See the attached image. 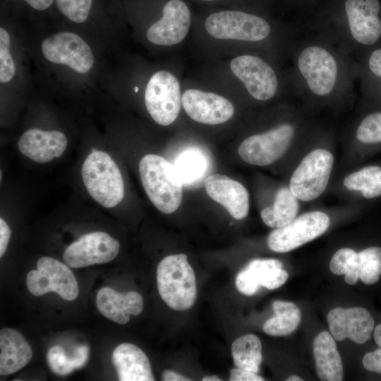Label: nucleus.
Here are the masks:
<instances>
[{
	"label": "nucleus",
	"instance_id": "nucleus-41",
	"mask_svg": "<svg viewBox=\"0 0 381 381\" xmlns=\"http://www.w3.org/2000/svg\"><path fill=\"white\" fill-rule=\"evenodd\" d=\"M162 380L164 381H189V379L185 376H183L174 371L170 370H165L162 373Z\"/></svg>",
	"mask_w": 381,
	"mask_h": 381
},
{
	"label": "nucleus",
	"instance_id": "nucleus-30",
	"mask_svg": "<svg viewBox=\"0 0 381 381\" xmlns=\"http://www.w3.org/2000/svg\"><path fill=\"white\" fill-rule=\"evenodd\" d=\"M359 278L365 284L376 283L381 275V248L371 246L356 253Z\"/></svg>",
	"mask_w": 381,
	"mask_h": 381
},
{
	"label": "nucleus",
	"instance_id": "nucleus-13",
	"mask_svg": "<svg viewBox=\"0 0 381 381\" xmlns=\"http://www.w3.org/2000/svg\"><path fill=\"white\" fill-rule=\"evenodd\" d=\"M41 50L47 61L66 65L78 73H87L95 62L90 47L78 35L71 32H60L47 37Z\"/></svg>",
	"mask_w": 381,
	"mask_h": 381
},
{
	"label": "nucleus",
	"instance_id": "nucleus-5",
	"mask_svg": "<svg viewBox=\"0 0 381 381\" xmlns=\"http://www.w3.org/2000/svg\"><path fill=\"white\" fill-rule=\"evenodd\" d=\"M204 28L213 38L261 42L270 37L271 24L263 17L236 8L218 9L205 17Z\"/></svg>",
	"mask_w": 381,
	"mask_h": 381
},
{
	"label": "nucleus",
	"instance_id": "nucleus-10",
	"mask_svg": "<svg viewBox=\"0 0 381 381\" xmlns=\"http://www.w3.org/2000/svg\"><path fill=\"white\" fill-rule=\"evenodd\" d=\"M26 285L36 296L56 292L64 300L73 301L79 294L77 280L68 265L48 256L40 258L37 270L28 273Z\"/></svg>",
	"mask_w": 381,
	"mask_h": 381
},
{
	"label": "nucleus",
	"instance_id": "nucleus-44",
	"mask_svg": "<svg viewBox=\"0 0 381 381\" xmlns=\"http://www.w3.org/2000/svg\"><path fill=\"white\" fill-rule=\"evenodd\" d=\"M202 380V381H221L222 380L219 379L217 376L210 375V376L204 377Z\"/></svg>",
	"mask_w": 381,
	"mask_h": 381
},
{
	"label": "nucleus",
	"instance_id": "nucleus-43",
	"mask_svg": "<svg viewBox=\"0 0 381 381\" xmlns=\"http://www.w3.org/2000/svg\"><path fill=\"white\" fill-rule=\"evenodd\" d=\"M198 2L207 4H224L225 2L231 1V0H194Z\"/></svg>",
	"mask_w": 381,
	"mask_h": 381
},
{
	"label": "nucleus",
	"instance_id": "nucleus-28",
	"mask_svg": "<svg viewBox=\"0 0 381 381\" xmlns=\"http://www.w3.org/2000/svg\"><path fill=\"white\" fill-rule=\"evenodd\" d=\"M231 353L236 367L257 373L262 361V344L255 334H248L235 339Z\"/></svg>",
	"mask_w": 381,
	"mask_h": 381
},
{
	"label": "nucleus",
	"instance_id": "nucleus-22",
	"mask_svg": "<svg viewBox=\"0 0 381 381\" xmlns=\"http://www.w3.org/2000/svg\"><path fill=\"white\" fill-rule=\"evenodd\" d=\"M112 362L120 381L155 380L147 356L133 344L117 346L112 353Z\"/></svg>",
	"mask_w": 381,
	"mask_h": 381
},
{
	"label": "nucleus",
	"instance_id": "nucleus-21",
	"mask_svg": "<svg viewBox=\"0 0 381 381\" xmlns=\"http://www.w3.org/2000/svg\"><path fill=\"white\" fill-rule=\"evenodd\" d=\"M99 312L107 318L121 325L127 323L130 315H138L143 309L142 296L136 291L119 293L109 287L102 288L97 294Z\"/></svg>",
	"mask_w": 381,
	"mask_h": 381
},
{
	"label": "nucleus",
	"instance_id": "nucleus-33",
	"mask_svg": "<svg viewBox=\"0 0 381 381\" xmlns=\"http://www.w3.org/2000/svg\"><path fill=\"white\" fill-rule=\"evenodd\" d=\"M47 358L49 368L59 375H66L75 369L71 358L66 355L60 346H52L48 350Z\"/></svg>",
	"mask_w": 381,
	"mask_h": 381
},
{
	"label": "nucleus",
	"instance_id": "nucleus-15",
	"mask_svg": "<svg viewBox=\"0 0 381 381\" xmlns=\"http://www.w3.org/2000/svg\"><path fill=\"white\" fill-rule=\"evenodd\" d=\"M120 249L119 242L103 231L85 234L65 250L63 259L72 268H80L114 260Z\"/></svg>",
	"mask_w": 381,
	"mask_h": 381
},
{
	"label": "nucleus",
	"instance_id": "nucleus-2",
	"mask_svg": "<svg viewBox=\"0 0 381 381\" xmlns=\"http://www.w3.org/2000/svg\"><path fill=\"white\" fill-rule=\"evenodd\" d=\"M346 24L328 39L348 54L352 49L370 47L381 40L378 0H346Z\"/></svg>",
	"mask_w": 381,
	"mask_h": 381
},
{
	"label": "nucleus",
	"instance_id": "nucleus-4",
	"mask_svg": "<svg viewBox=\"0 0 381 381\" xmlns=\"http://www.w3.org/2000/svg\"><path fill=\"white\" fill-rule=\"evenodd\" d=\"M157 282L160 297L171 309L186 310L194 304L196 279L186 255L175 254L163 258L157 266Z\"/></svg>",
	"mask_w": 381,
	"mask_h": 381
},
{
	"label": "nucleus",
	"instance_id": "nucleus-8",
	"mask_svg": "<svg viewBox=\"0 0 381 381\" xmlns=\"http://www.w3.org/2000/svg\"><path fill=\"white\" fill-rule=\"evenodd\" d=\"M296 133L297 126L294 121L282 122L243 140L238 148V155L248 164L260 167L270 165L286 153Z\"/></svg>",
	"mask_w": 381,
	"mask_h": 381
},
{
	"label": "nucleus",
	"instance_id": "nucleus-17",
	"mask_svg": "<svg viewBox=\"0 0 381 381\" xmlns=\"http://www.w3.org/2000/svg\"><path fill=\"white\" fill-rule=\"evenodd\" d=\"M327 322L334 339L349 338L358 344L370 339L375 325L371 314L362 307L335 308L329 312Z\"/></svg>",
	"mask_w": 381,
	"mask_h": 381
},
{
	"label": "nucleus",
	"instance_id": "nucleus-34",
	"mask_svg": "<svg viewBox=\"0 0 381 381\" xmlns=\"http://www.w3.org/2000/svg\"><path fill=\"white\" fill-rule=\"evenodd\" d=\"M354 253L355 250L349 248L338 250L330 260V271L336 275L345 274L351 258Z\"/></svg>",
	"mask_w": 381,
	"mask_h": 381
},
{
	"label": "nucleus",
	"instance_id": "nucleus-16",
	"mask_svg": "<svg viewBox=\"0 0 381 381\" xmlns=\"http://www.w3.org/2000/svg\"><path fill=\"white\" fill-rule=\"evenodd\" d=\"M181 103L190 119L207 125L228 121L235 111L233 104L224 97L198 89L186 90L182 94Z\"/></svg>",
	"mask_w": 381,
	"mask_h": 381
},
{
	"label": "nucleus",
	"instance_id": "nucleus-1",
	"mask_svg": "<svg viewBox=\"0 0 381 381\" xmlns=\"http://www.w3.org/2000/svg\"><path fill=\"white\" fill-rule=\"evenodd\" d=\"M291 54V89L318 101H327L352 89L355 65L349 54L315 33L294 40Z\"/></svg>",
	"mask_w": 381,
	"mask_h": 381
},
{
	"label": "nucleus",
	"instance_id": "nucleus-39",
	"mask_svg": "<svg viewBox=\"0 0 381 381\" xmlns=\"http://www.w3.org/2000/svg\"><path fill=\"white\" fill-rule=\"evenodd\" d=\"M11 231L8 224L0 218V257L5 253L11 237Z\"/></svg>",
	"mask_w": 381,
	"mask_h": 381
},
{
	"label": "nucleus",
	"instance_id": "nucleus-26",
	"mask_svg": "<svg viewBox=\"0 0 381 381\" xmlns=\"http://www.w3.org/2000/svg\"><path fill=\"white\" fill-rule=\"evenodd\" d=\"M274 316L263 325V331L271 336H285L292 333L299 325L301 314L291 302L276 301L272 304Z\"/></svg>",
	"mask_w": 381,
	"mask_h": 381
},
{
	"label": "nucleus",
	"instance_id": "nucleus-14",
	"mask_svg": "<svg viewBox=\"0 0 381 381\" xmlns=\"http://www.w3.org/2000/svg\"><path fill=\"white\" fill-rule=\"evenodd\" d=\"M191 24V12L184 0H160V16L147 31V40L159 46H172L186 37Z\"/></svg>",
	"mask_w": 381,
	"mask_h": 381
},
{
	"label": "nucleus",
	"instance_id": "nucleus-31",
	"mask_svg": "<svg viewBox=\"0 0 381 381\" xmlns=\"http://www.w3.org/2000/svg\"><path fill=\"white\" fill-rule=\"evenodd\" d=\"M355 137L363 144L381 143V111L365 115L356 126Z\"/></svg>",
	"mask_w": 381,
	"mask_h": 381
},
{
	"label": "nucleus",
	"instance_id": "nucleus-46",
	"mask_svg": "<svg viewBox=\"0 0 381 381\" xmlns=\"http://www.w3.org/2000/svg\"><path fill=\"white\" fill-rule=\"evenodd\" d=\"M134 90H135V92H138V87H135Z\"/></svg>",
	"mask_w": 381,
	"mask_h": 381
},
{
	"label": "nucleus",
	"instance_id": "nucleus-25",
	"mask_svg": "<svg viewBox=\"0 0 381 381\" xmlns=\"http://www.w3.org/2000/svg\"><path fill=\"white\" fill-rule=\"evenodd\" d=\"M299 201L289 187L279 188L273 203L261 210L262 222L272 228H281L287 225L297 217Z\"/></svg>",
	"mask_w": 381,
	"mask_h": 381
},
{
	"label": "nucleus",
	"instance_id": "nucleus-35",
	"mask_svg": "<svg viewBox=\"0 0 381 381\" xmlns=\"http://www.w3.org/2000/svg\"><path fill=\"white\" fill-rule=\"evenodd\" d=\"M366 64L369 74L381 81V47L370 51Z\"/></svg>",
	"mask_w": 381,
	"mask_h": 381
},
{
	"label": "nucleus",
	"instance_id": "nucleus-9",
	"mask_svg": "<svg viewBox=\"0 0 381 381\" xmlns=\"http://www.w3.org/2000/svg\"><path fill=\"white\" fill-rule=\"evenodd\" d=\"M182 95L178 78L161 70L150 78L145 90V107L152 119L161 126L171 124L181 110Z\"/></svg>",
	"mask_w": 381,
	"mask_h": 381
},
{
	"label": "nucleus",
	"instance_id": "nucleus-37",
	"mask_svg": "<svg viewBox=\"0 0 381 381\" xmlns=\"http://www.w3.org/2000/svg\"><path fill=\"white\" fill-rule=\"evenodd\" d=\"M231 381H263L264 378L253 373L240 368H232L230 371Z\"/></svg>",
	"mask_w": 381,
	"mask_h": 381
},
{
	"label": "nucleus",
	"instance_id": "nucleus-23",
	"mask_svg": "<svg viewBox=\"0 0 381 381\" xmlns=\"http://www.w3.org/2000/svg\"><path fill=\"white\" fill-rule=\"evenodd\" d=\"M32 349L17 330L3 328L0 331V374L6 375L25 366L32 358Z\"/></svg>",
	"mask_w": 381,
	"mask_h": 381
},
{
	"label": "nucleus",
	"instance_id": "nucleus-45",
	"mask_svg": "<svg viewBox=\"0 0 381 381\" xmlns=\"http://www.w3.org/2000/svg\"><path fill=\"white\" fill-rule=\"evenodd\" d=\"M287 381H303V380L297 375H291L286 378Z\"/></svg>",
	"mask_w": 381,
	"mask_h": 381
},
{
	"label": "nucleus",
	"instance_id": "nucleus-19",
	"mask_svg": "<svg viewBox=\"0 0 381 381\" xmlns=\"http://www.w3.org/2000/svg\"><path fill=\"white\" fill-rule=\"evenodd\" d=\"M208 196L222 205L236 219L245 218L249 212V195L239 182L219 174L210 175L205 181Z\"/></svg>",
	"mask_w": 381,
	"mask_h": 381
},
{
	"label": "nucleus",
	"instance_id": "nucleus-42",
	"mask_svg": "<svg viewBox=\"0 0 381 381\" xmlns=\"http://www.w3.org/2000/svg\"><path fill=\"white\" fill-rule=\"evenodd\" d=\"M373 337L376 344L381 348V324L375 328Z\"/></svg>",
	"mask_w": 381,
	"mask_h": 381
},
{
	"label": "nucleus",
	"instance_id": "nucleus-6",
	"mask_svg": "<svg viewBox=\"0 0 381 381\" xmlns=\"http://www.w3.org/2000/svg\"><path fill=\"white\" fill-rule=\"evenodd\" d=\"M83 182L90 196L104 207L117 205L124 196L121 171L107 152L92 150L81 169Z\"/></svg>",
	"mask_w": 381,
	"mask_h": 381
},
{
	"label": "nucleus",
	"instance_id": "nucleus-40",
	"mask_svg": "<svg viewBox=\"0 0 381 381\" xmlns=\"http://www.w3.org/2000/svg\"><path fill=\"white\" fill-rule=\"evenodd\" d=\"M31 9L44 12L49 10L52 5L55 4V0H23Z\"/></svg>",
	"mask_w": 381,
	"mask_h": 381
},
{
	"label": "nucleus",
	"instance_id": "nucleus-20",
	"mask_svg": "<svg viewBox=\"0 0 381 381\" xmlns=\"http://www.w3.org/2000/svg\"><path fill=\"white\" fill-rule=\"evenodd\" d=\"M68 140L59 131H43L30 128L20 138L18 143L20 152L38 163H47L59 157L65 151Z\"/></svg>",
	"mask_w": 381,
	"mask_h": 381
},
{
	"label": "nucleus",
	"instance_id": "nucleus-18",
	"mask_svg": "<svg viewBox=\"0 0 381 381\" xmlns=\"http://www.w3.org/2000/svg\"><path fill=\"white\" fill-rule=\"evenodd\" d=\"M282 262L277 259L251 260L236 276L235 284L243 294H255L260 287L275 289L288 279V272L282 269Z\"/></svg>",
	"mask_w": 381,
	"mask_h": 381
},
{
	"label": "nucleus",
	"instance_id": "nucleus-32",
	"mask_svg": "<svg viewBox=\"0 0 381 381\" xmlns=\"http://www.w3.org/2000/svg\"><path fill=\"white\" fill-rule=\"evenodd\" d=\"M10 36L3 28H0V81L9 82L15 74V64L10 52Z\"/></svg>",
	"mask_w": 381,
	"mask_h": 381
},
{
	"label": "nucleus",
	"instance_id": "nucleus-36",
	"mask_svg": "<svg viewBox=\"0 0 381 381\" xmlns=\"http://www.w3.org/2000/svg\"><path fill=\"white\" fill-rule=\"evenodd\" d=\"M362 363L367 370L381 373V348L365 353Z\"/></svg>",
	"mask_w": 381,
	"mask_h": 381
},
{
	"label": "nucleus",
	"instance_id": "nucleus-38",
	"mask_svg": "<svg viewBox=\"0 0 381 381\" xmlns=\"http://www.w3.org/2000/svg\"><path fill=\"white\" fill-rule=\"evenodd\" d=\"M89 348L86 345L78 346L71 358L75 368H80L85 365L88 360Z\"/></svg>",
	"mask_w": 381,
	"mask_h": 381
},
{
	"label": "nucleus",
	"instance_id": "nucleus-12",
	"mask_svg": "<svg viewBox=\"0 0 381 381\" xmlns=\"http://www.w3.org/2000/svg\"><path fill=\"white\" fill-rule=\"evenodd\" d=\"M329 224L330 219L324 212H305L287 225L272 231L267 237V246L274 252H289L322 235Z\"/></svg>",
	"mask_w": 381,
	"mask_h": 381
},
{
	"label": "nucleus",
	"instance_id": "nucleus-29",
	"mask_svg": "<svg viewBox=\"0 0 381 381\" xmlns=\"http://www.w3.org/2000/svg\"><path fill=\"white\" fill-rule=\"evenodd\" d=\"M205 157L196 150L181 153L173 164L175 173L182 184H191L202 177L207 171Z\"/></svg>",
	"mask_w": 381,
	"mask_h": 381
},
{
	"label": "nucleus",
	"instance_id": "nucleus-11",
	"mask_svg": "<svg viewBox=\"0 0 381 381\" xmlns=\"http://www.w3.org/2000/svg\"><path fill=\"white\" fill-rule=\"evenodd\" d=\"M232 73L242 83L248 93L258 101H267L276 96L280 80L274 68L262 57L241 54L230 62Z\"/></svg>",
	"mask_w": 381,
	"mask_h": 381
},
{
	"label": "nucleus",
	"instance_id": "nucleus-3",
	"mask_svg": "<svg viewBox=\"0 0 381 381\" xmlns=\"http://www.w3.org/2000/svg\"><path fill=\"white\" fill-rule=\"evenodd\" d=\"M139 174L146 194L158 210L171 214L179 207L183 184L173 164L162 156L148 154L140 161Z\"/></svg>",
	"mask_w": 381,
	"mask_h": 381
},
{
	"label": "nucleus",
	"instance_id": "nucleus-27",
	"mask_svg": "<svg viewBox=\"0 0 381 381\" xmlns=\"http://www.w3.org/2000/svg\"><path fill=\"white\" fill-rule=\"evenodd\" d=\"M344 186L349 190L358 192L366 199L381 195V167L369 165L346 175Z\"/></svg>",
	"mask_w": 381,
	"mask_h": 381
},
{
	"label": "nucleus",
	"instance_id": "nucleus-7",
	"mask_svg": "<svg viewBox=\"0 0 381 381\" xmlns=\"http://www.w3.org/2000/svg\"><path fill=\"white\" fill-rule=\"evenodd\" d=\"M334 157L327 149L318 147L307 153L294 170L289 183L300 200L310 202L320 197L327 187Z\"/></svg>",
	"mask_w": 381,
	"mask_h": 381
},
{
	"label": "nucleus",
	"instance_id": "nucleus-24",
	"mask_svg": "<svg viewBox=\"0 0 381 381\" xmlns=\"http://www.w3.org/2000/svg\"><path fill=\"white\" fill-rule=\"evenodd\" d=\"M313 349L318 375L324 381L343 380V365L334 339L326 331L314 339Z\"/></svg>",
	"mask_w": 381,
	"mask_h": 381
}]
</instances>
